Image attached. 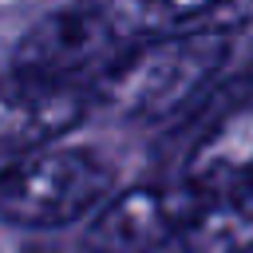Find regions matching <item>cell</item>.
Returning <instances> with one entry per match:
<instances>
[{"mask_svg":"<svg viewBox=\"0 0 253 253\" xmlns=\"http://www.w3.org/2000/svg\"><path fill=\"white\" fill-rule=\"evenodd\" d=\"M182 182H190L202 198L253 182V103L221 115L198 138L186 158Z\"/></svg>","mask_w":253,"mask_h":253,"instance_id":"8992f818","label":"cell"},{"mask_svg":"<svg viewBox=\"0 0 253 253\" xmlns=\"http://www.w3.org/2000/svg\"><path fill=\"white\" fill-rule=\"evenodd\" d=\"M249 253H253V249H249Z\"/></svg>","mask_w":253,"mask_h":253,"instance_id":"8fae6325","label":"cell"},{"mask_svg":"<svg viewBox=\"0 0 253 253\" xmlns=\"http://www.w3.org/2000/svg\"><path fill=\"white\" fill-rule=\"evenodd\" d=\"M186 253H249L253 249V182L202 198L182 229Z\"/></svg>","mask_w":253,"mask_h":253,"instance_id":"52a82bcc","label":"cell"},{"mask_svg":"<svg viewBox=\"0 0 253 253\" xmlns=\"http://www.w3.org/2000/svg\"><path fill=\"white\" fill-rule=\"evenodd\" d=\"M115 47H119V40L103 16V4L59 8V12L40 16L20 36V43L12 51V67L79 83V75L107 63L115 55Z\"/></svg>","mask_w":253,"mask_h":253,"instance_id":"5b68a950","label":"cell"},{"mask_svg":"<svg viewBox=\"0 0 253 253\" xmlns=\"http://www.w3.org/2000/svg\"><path fill=\"white\" fill-rule=\"evenodd\" d=\"M206 28H217V32H225V36H249L253 32V0H217L210 12H206V20H202Z\"/></svg>","mask_w":253,"mask_h":253,"instance_id":"9c48e42d","label":"cell"},{"mask_svg":"<svg viewBox=\"0 0 253 253\" xmlns=\"http://www.w3.org/2000/svg\"><path fill=\"white\" fill-rule=\"evenodd\" d=\"M217 0H103V16L119 43H134L146 36L194 28Z\"/></svg>","mask_w":253,"mask_h":253,"instance_id":"ba28073f","label":"cell"},{"mask_svg":"<svg viewBox=\"0 0 253 253\" xmlns=\"http://www.w3.org/2000/svg\"><path fill=\"white\" fill-rule=\"evenodd\" d=\"M115 186L107 158L83 146H40L0 170V221L20 229H55L91 213Z\"/></svg>","mask_w":253,"mask_h":253,"instance_id":"7a4b0ae2","label":"cell"},{"mask_svg":"<svg viewBox=\"0 0 253 253\" xmlns=\"http://www.w3.org/2000/svg\"><path fill=\"white\" fill-rule=\"evenodd\" d=\"M91 107V91L71 79L32 71L0 75V158H16L71 134Z\"/></svg>","mask_w":253,"mask_h":253,"instance_id":"277c9868","label":"cell"},{"mask_svg":"<svg viewBox=\"0 0 253 253\" xmlns=\"http://www.w3.org/2000/svg\"><path fill=\"white\" fill-rule=\"evenodd\" d=\"M202 194L190 182H162V186H130L123 194H107L95 210L87 229L91 253H150L190 225L198 213Z\"/></svg>","mask_w":253,"mask_h":253,"instance_id":"3957f363","label":"cell"},{"mask_svg":"<svg viewBox=\"0 0 253 253\" xmlns=\"http://www.w3.org/2000/svg\"><path fill=\"white\" fill-rule=\"evenodd\" d=\"M20 253H55V249H20Z\"/></svg>","mask_w":253,"mask_h":253,"instance_id":"30bf717a","label":"cell"},{"mask_svg":"<svg viewBox=\"0 0 253 253\" xmlns=\"http://www.w3.org/2000/svg\"><path fill=\"white\" fill-rule=\"evenodd\" d=\"M233 36L194 24L162 36H146L126 43V51L111 55L99 71L91 99L123 119L158 123L186 103H194L229 63Z\"/></svg>","mask_w":253,"mask_h":253,"instance_id":"6da1fadb","label":"cell"}]
</instances>
